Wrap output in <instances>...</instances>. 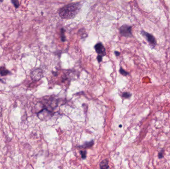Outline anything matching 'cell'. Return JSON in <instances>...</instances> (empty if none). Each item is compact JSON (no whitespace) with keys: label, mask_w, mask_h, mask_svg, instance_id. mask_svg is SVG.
I'll list each match as a JSON object with an SVG mask.
<instances>
[{"label":"cell","mask_w":170,"mask_h":169,"mask_svg":"<svg viewBox=\"0 0 170 169\" xmlns=\"http://www.w3.org/2000/svg\"><path fill=\"white\" fill-rule=\"evenodd\" d=\"M82 6V5L80 2L68 4L59 10V17L62 19H73L76 17L81 11Z\"/></svg>","instance_id":"1"},{"label":"cell","mask_w":170,"mask_h":169,"mask_svg":"<svg viewBox=\"0 0 170 169\" xmlns=\"http://www.w3.org/2000/svg\"><path fill=\"white\" fill-rule=\"evenodd\" d=\"M119 33L121 36L125 37H132L133 36L132 33V26L123 24L119 28Z\"/></svg>","instance_id":"2"},{"label":"cell","mask_w":170,"mask_h":169,"mask_svg":"<svg viewBox=\"0 0 170 169\" xmlns=\"http://www.w3.org/2000/svg\"><path fill=\"white\" fill-rule=\"evenodd\" d=\"M141 34L148 41L151 47L152 48H154L157 45V41L156 38L153 35L145 31L144 30H142Z\"/></svg>","instance_id":"3"},{"label":"cell","mask_w":170,"mask_h":169,"mask_svg":"<svg viewBox=\"0 0 170 169\" xmlns=\"http://www.w3.org/2000/svg\"><path fill=\"white\" fill-rule=\"evenodd\" d=\"M52 112L48 109H42L37 113V116L42 121L48 120L52 116Z\"/></svg>","instance_id":"4"},{"label":"cell","mask_w":170,"mask_h":169,"mask_svg":"<svg viewBox=\"0 0 170 169\" xmlns=\"http://www.w3.org/2000/svg\"><path fill=\"white\" fill-rule=\"evenodd\" d=\"M30 76L32 79L34 81L40 80L43 76V72L41 69L37 68L33 70L30 74Z\"/></svg>","instance_id":"5"},{"label":"cell","mask_w":170,"mask_h":169,"mask_svg":"<svg viewBox=\"0 0 170 169\" xmlns=\"http://www.w3.org/2000/svg\"><path fill=\"white\" fill-rule=\"evenodd\" d=\"M94 48L96 53L98 54V55L102 56L103 57L106 55L105 48L102 43L99 42L97 43L95 45Z\"/></svg>","instance_id":"6"},{"label":"cell","mask_w":170,"mask_h":169,"mask_svg":"<svg viewBox=\"0 0 170 169\" xmlns=\"http://www.w3.org/2000/svg\"><path fill=\"white\" fill-rule=\"evenodd\" d=\"M9 74H11V72L7 70L4 66H0V75L2 76H6Z\"/></svg>","instance_id":"7"},{"label":"cell","mask_w":170,"mask_h":169,"mask_svg":"<svg viewBox=\"0 0 170 169\" xmlns=\"http://www.w3.org/2000/svg\"><path fill=\"white\" fill-rule=\"evenodd\" d=\"M100 169H109V161L107 159L104 160L100 163Z\"/></svg>","instance_id":"8"},{"label":"cell","mask_w":170,"mask_h":169,"mask_svg":"<svg viewBox=\"0 0 170 169\" xmlns=\"http://www.w3.org/2000/svg\"><path fill=\"white\" fill-rule=\"evenodd\" d=\"M65 30L63 28H62L60 30V34H61V41L63 42H65L66 41V38L65 35Z\"/></svg>","instance_id":"9"},{"label":"cell","mask_w":170,"mask_h":169,"mask_svg":"<svg viewBox=\"0 0 170 169\" xmlns=\"http://www.w3.org/2000/svg\"><path fill=\"white\" fill-rule=\"evenodd\" d=\"M79 35L82 38H84L85 37H87L88 36V34L86 32V30L84 28L80 29L78 31Z\"/></svg>","instance_id":"10"},{"label":"cell","mask_w":170,"mask_h":169,"mask_svg":"<svg viewBox=\"0 0 170 169\" xmlns=\"http://www.w3.org/2000/svg\"><path fill=\"white\" fill-rule=\"evenodd\" d=\"M94 144V141L92 140L90 142H87L85 143L84 144L82 145L81 147L83 148H88L91 147H92Z\"/></svg>","instance_id":"11"},{"label":"cell","mask_w":170,"mask_h":169,"mask_svg":"<svg viewBox=\"0 0 170 169\" xmlns=\"http://www.w3.org/2000/svg\"><path fill=\"white\" fill-rule=\"evenodd\" d=\"M11 2L15 8H18L19 7L20 3L19 2V0H11Z\"/></svg>","instance_id":"12"},{"label":"cell","mask_w":170,"mask_h":169,"mask_svg":"<svg viewBox=\"0 0 170 169\" xmlns=\"http://www.w3.org/2000/svg\"><path fill=\"white\" fill-rule=\"evenodd\" d=\"M119 72H120V73L122 75H124V76H126V75H127L129 74V73H128V72H127L126 71H125V70H123V69L122 67H120Z\"/></svg>","instance_id":"13"},{"label":"cell","mask_w":170,"mask_h":169,"mask_svg":"<svg viewBox=\"0 0 170 169\" xmlns=\"http://www.w3.org/2000/svg\"><path fill=\"white\" fill-rule=\"evenodd\" d=\"M131 96V93H130L129 92H124L122 94V96L125 98H130Z\"/></svg>","instance_id":"14"},{"label":"cell","mask_w":170,"mask_h":169,"mask_svg":"<svg viewBox=\"0 0 170 169\" xmlns=\"http://www.w3.org/2000/svg\"><path fill=\"white\" fill-rule=\"evenodd\" d=\"M81 154V156L82 158L83 159H85L86 158V155H87V151L86 150H84V151H80Z\"/></svg>","instance_id":"15"},{"label":"cell","mask_w":170,"mask_h":169,"mask_svg":"<svg viewBox=\"0 0 170 169\" xmlns=\"http://www.w3.org/2000/svg\"><path fill=\"white\" fill-rule=\"evenodd\" d=\"M164 150L163 149H162L161 151L159 153V155H158V157L159 158L161 159L164 156Z\"/></svg>","instance_id":"16"},{"label":"cell","mask_w":170,"mask_h":169,"mask_svg":"<svg viewBox=\"0 0 170 169\" xmlns=\"http://www.w3.org/2000/svg\"><path fill=\"white\" fill-rule=\"evenodd\" d=\"M103 56H100V55H98V57H97V60H98V63H100V62H101V61H102V60H103Z\"/></svg>","instance_id":"17"},{"label":"cell","mask_w":170,"mask_h":169,"mask_svg":"<svg viewBox=\"0 0 170 169\" xmlns=\"http://www.w3.org/2000/svg\"><path fill=\"white\" fill-rule=\"evenodd\" d=\"M114 54H115V55H116V56H119L120 54V53L118 51H115Z\"/></svg>","instance_id":"18"},{"label":"cell","mask_w":170,"mask_h":169,"mask_svg":"<svg viewBox=\"0 0 170 169\" xmlns=\"http://www.w3.org/2000/svg\"><path fill=\"white\" fill-rule=\"evenodd\" d=\"M3 1L4 0H0V2H3Z\"/></svg>","instance_id":"19"}]
</instances>
